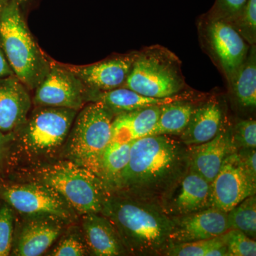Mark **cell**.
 <instances>
[{
  "mask_svg": "<svg viewBox=\"0 0 256 256\" xmlns=\"http://www.w3.org/2000/svg\"><path fill=\"white\" fill-rule=\"evenodd\" d=\"M100 214L114 226L128 255L163 256L169 247L171 218L154 204L111 193Z\"/></svg>",
  "mask_w": 256,
  "mask_h": 256,
  "instance_id": "7a4b0ae2",
  "label": "cell"
},
{
  "mask_svg": "<svg viewBox=\"0 0 256 256\" xmlns=\"http://www.w3.org/2000/svg\"><path fill=\"white\" fill-rule=\"evenodd\" d=\"M69 224L70 223L54 215L16 214L11 256L44 255Z\"/></svg>",
  "mask_w": 256,
  "mask_h": 256,
  "instance_id": "30bf717a",
  "label": "cell"
},
{
  "mask_svg": "<svg viewBox=\"0 0 256 256\" xmlns=\"http://www.w3.org/2000/svg\"><path fill=\"white\" fill-rule=\"evenodd\" d=\"M14 134L0 131V176H4L9 170L10 148Z\"/></svg>",
  "mask_w": 256,
  "mask_h": 256,
  "instance_id": "d6a6232c",
  "label": "cell"
},
{
  "mask_svg": "<svg viewBox=\"0 0 256 256\" xmlns=\"http://www.w3.org/2000/svg\"><path fill=\"white\" fill-rule=\"evenodd\" d=\"M0 201L6 202L20 215L50 214L70 224L80 220L62 195L41 184L0 176Z\"/></svg>",
  "mask_w": 256,
  "mask_h": 256,
  "instance_id": "ba28073f",
  "label": "cell"
},
{
  "mask_svg": "<svg viewBox=\"0 0 256 256\" xmlns=\"http://www.w3.org/2000/svg\"><path fill=\"white\" fill-rule=\"evenodd\" d=\"M232 140L236 150L256 149V122L254 120H242L232 127Z\"/></svg>",
  "mask_w": 256,
  "mask_h": 256,
  "instance_id": "4dcf8cb0",
  "label": "cell"
},
{
  "mask_svg": "<svg viewBox=\"0 0 256 256\" xmlns=\"http://www.w3.org/2000/svg\"><path fill=\"white\" fill-rule=\"evenodd\" d=\"M196 107L191 101H178L162 106L159 120L150 136H180L188 126Z\"/></svg>",
  "mask_w": 256,
  "mask_h": 256,
  "instance_id": "603a6c76",
  "label": "cell"
},
{
  "mask_svg": "<svg viewBox=\"0 0 256 256\" xmlns=\"http://www.w3.org/2000/svg\"><path fill=\"white\" fill-rule=\"evenodd\" d=\"M10 2V0H0V11L4 8Z\"/></svg>",
  "mask_w": 256,
  "mask_h": 256,
  "instance_id": "d590c367",
  "label": "cell"
},
{
  "mask_svg": "<svg viewBox=\"0 0 256 256\" xmlns=\"http://www.w3.org/2000/svg\"><path fill=\"white\" fill-rule=\"evenodd\" d=\"M114 117L101 102L84 106L74 120L60 158L73 162L99 176L101 158L110 143Z\"/></svg>",
  "mask_w": 256,
  "mask_h": 256,
  "instance_id": "8992f818",
  "label": "cell"
},
{
  "mask_svg": "<svg viewBox=\"0 0 256 256\" xmlns=\"http://www.w3.org/2000/svg\"><path fill=\"white\" fill-rule=\"evenodd\" d=\"M2 176L41 184L53 188L66 200L79 216L100 214L111 194L98 175L73 162L60 158L18 166Z\"/></svg>",
  "mask_w": 256,
  "mask_h": 256,
  "instance_id": "3957f363",
  "label": "cell"
},
{
  "mask_svg": "<svg viewBox=\"0 0 256 256\" xmlns=\"http://www.w3.org/2000/svg\"><path fill=\"white\" fill-rule=\"evenodd\" d=\"M78 112L60 108L35 107L13 132L6 174L18 166L60 158Z\"/></svg>",
  "mask_w": 256,
  "mask_h": 256,
  "instance_id": "277c9868",
  "label": "cell"
},
{
  "mask_svg": "<svg viewBox=\"0 0 256 256\" xmlns=\"http://www.w3.org/2000/svg\"><path fill=\"white\" fill-rule=\"evenodd\" d=\"M210 185L212 208L225 213L256 194V180L248 174L237 152L226 158Z\"/></svg>",
  "mask_w": 256,
  "mask_h": 256,
  "instance_id": "7c38bea8",
  "label": "cell"
},
{
  "mask_svg": "<svg viewBox=\"0 0 256 256\" xmlns=\"http://www.w3.org/2000/svg\"><path fill=\"white\" fill-rule=\"evenodd\" d=\"M242 164L250 178L256 180V149L240 150L237 151Z\"/></svg>",
  "mask_w": 256,
  "mask_h": 256,
  "instance_id": "836d02e7",
  "label": "cell"
},
{
  "mask_svg": "<svg viewBox=\"0 0 256 256\" xmlns=\"http://www.w3.org/2000/svg\"><path fill=\"white\" fill-rule=\"evenodd\" d=\"M0 46L15 76L34 90L48 74L50 60L32 36L15 0L0 11Z\"/></svg>",
  "mask_w": 256,
  "mask_h": 256,
  "instance_id": "5b68a950",
  "label": "cell"
},
{
  "mask_svg": "<svg viewBox=\"0 0 256 256\" xmlns=\"http://www.w3.org/2000/svg\"><path fill=\"white\" fill-rule=\"evenodd\" d=\"M229 256H256V240L238 230L230 229L222 236Z\"/></svg>",
  "mask_w": 256,
  "mask_h": 256,
  "instance_id": "f546056e",
  "label": "cell"
},
{
  "mask_svg": "<svg viewBox=\"0 0 256 256\" xmlns=\"http://www.w3.org/2000/svg\"><path fill=\"white\" fill-rule=\"evenodd\" d=\"M224 121L223 110L217 101L196 106L186 129L178 136L180 141L188 146L210 142L218 134Z\"/></svg>",
  "mask_w": 256,
  "mask_h": 256,
  "instance_id": "ffe728a7",
  "label": "cell"
},
{
  "mask_svg": "<svg viewBox=\"0 0 256 256\" xmlns=\"http://www.w3.org/2000/svg\"><path fill=\"white\" fill-rule=\"evenodd\" d=\"M247 1L248 0H216L213 8L206 15V18L230 22L240 14Z\"/></svg>",
  "mask_w": 256,
  "mask_h": 256,
  "instance_id": "1f68e13d",
  "label": "cell"
},
{
  "mask_svg": "<svg viewBox=\"0 0 256 256\" xmlns=\"http://www.w3.org/2000/svg\"><path fill=\"white\" fill-rule=\"evenodd\" d=\"M132 142H110L101 158L99 178L111 193L129 162Z\"/></svg>",
  "mask_w": 256,
  "mask_h": 256,
  "instance_id": "cb8c5ba5",
  "label": "cell"
},
{
  "mask_svg": "<svg viewBox=\"0 0 256 256\" xmlns=\"http://www.w3.org/2000/svg\"><path fill=\"white\" fill-rule=\"evenodd\" d=\"M89 256L128 255L119 234L110 220L100 214H88L79 220Z\"/></svg>",
  "mask_w": 256,
  "mask_h": 256,
  "instance_id": "ac0fdd59",
  "label": "cell"
},
{
  "mask_svg": "<svg viewBox=\"0 0 256 256\" xmlns=\"http://www.w3.org/2000/svg\"><path fill=\"white\" fill-rule=\"evenodd\" d=\"M188 165L212 184L220 171L226 158L237 152L232 140V126L224 121L218 134L213 140L188 146Z\"/></svg>",
  "mask_w": 256,
  "mask_h": 256,
  "instance_id": "2e32d148",
  "label": "cell"
},
{
  "mask_svg": "<svg viewBox=\"0 0 256 256\" xmlns=\"http://www.w3.org/2000/svg\"><path fill=\"white\" fill-rule=\"evenodd\" d=\"M188 168V146L180 140L168 136L136 140L112 193L158 205Z\"/></svg>",
  "mask_w": 256,
  "mask_h": 256,
  "instance_id": "6da1fadb",
  "label": "cell"
},
{
  "mask_svg": "<svg viewBox=\"0 0 256 256\" xmlns=\"http://www.w3.org/2000/svg\"><path fill=\"white\" fill-rule=\"evenodd\" d=\"M229 228L240 230L249 238H256V196L247 198L227 213Z\"/></svg>",
  "mask_w": 256,
  "mask_h": 256,
  "instance_id": "484cf974",
  "label": "cell"
},
{
  "mask_svg": "<svg viewBox=\"0 0 256 256\" xmlns=\"http://www.w3.org/2000/svg\"><path fill=\"white\" fill-rule=\"evenodd\" d=\"M170 217L212 208V185L188 165V169L158 203Z\"/></svg>",
  "mask_w": 256,
  "mask_h": 256,
  "instance_id": "4fadbf2b",
  "label": "cell"
},
{
  "mask_svg": "<svg viewBox=\"0 0 256 256\" xmlns=\"http://www.w3.org/2000/svg\"><path fill=\"white\" fill-rule=\"evenodd\" d=\"M161 110L162 106H154L118 114L112 121L110 142L124 144L150 136Z\"/></svg>",
  "mask_w": 256,
  "mask_h": 256,
  "instance_id": "44dd1931",
  "label": "cell"
},
{
  "mask_svg": "<svg viewBox=\"0 0 256 256\" xmlns=\"http://www.w3.org/2000/svg\"><path fill=\"white\" fill-rule=\"evenodd\" d=\"M229 24L250 46L256 45V0H248L240 14Z\"/></svg>",
  "mask_w": 256,
  "mask_h": 256,
  "instance_id": "83f0119b",
  "label": "cell"
},
{
  "mask_svg": "<svg viewBox=\"0 0 256 256\" xmlns=\"http://www.w3.org/2000/svg\"><path fill=\"white\" fill-rule=\"evenodd\" d=\"M54 247L50 248L46 256H85L88 250L80 223L69 224L58 239Z\"/></svg>",
  "mask_w": 256,
  "mask_h": 256,
  "instance_id": "d4e9b609",
  "label": "cell"
},
{
  "mask_svg": "<svg viewBox=\"0 0 256 256\" xmlns=\"http://www.w3.org/2000/svg\"><path fill=\"white\" fill-rule=\"evenodd\" d=\"M14 75V72L10 67V64L5 57L4 52L0 46V77L10 76Z\"/></svg>",
  "mask_w": 256,
  "mask_h": 256,
  "instance_id": "e575fe53",
  "label": "cell"
},
{
  "mask_svg": "<svg viewBox=\"0 0 256 256\" xmlns=\"http://www.w3.org/2000/svg\"><path fill=\"white\" fill-rule=\"evenodd\" d=\"M180 58L168 48L146 47L138 52L124 88L142 96L165 98L186 88Z\"/></svg>",
  "mask_w": 256,
  "mask_h": 256,
  "instance_id": "52a82bcc",
  "label": "cell"
},
{
  "mask_svg": "<svg viewBox=\"0 0 256 256\" xmlns=\"http://www.w3.org/2000/svg\"><path fill=\"white\" fill-rule=\"evenodd\" d=\"M237 102L245 108L256 106V48L250 46L248 55L238 73L229 84Z\"/></svg>",
  "mask_w": 256,
  "mask_h": 256,
  "instance_id": "7402d4cb",
  "label": "cell"
},
{
  "mask_svg": "<svg viewBox=\"0 0 256 256\" xmlns=\"http://www.w3.org/2000/svg\"><path fill=\"white\" fill-rule=\"evenodd\" d=\"M138 52L117 56L92 65H65L92 92H109L124 86Z\"/></svg>",
  "mask_w": 256,
  "mask_h": 256,
  "instance_id": "9a60e30c",
  "label": "cell"
},
{
  "mask_svg": "<svg viewBox=\"0 0 256 256\" xmlns=\"http://www.w3.org/2000/svg\"><path fill=\"white\" fill-rule=\"evenodd\" d=\"M15 1H16V2L21 6V5H24L26 4V3H28L30 0H15Z\"/></svg>",
  "mask_w": 256,
  "mask_h": 256,
  "instance_id": "8d00e7d4",
  "label": "cell"
},
{
  "mask_svg": "<svg viewBox=\"0 0 256 256\" xmlns=\"http://www.w3.org/2000/svg\"><path fill=\"white\" fill-rule=\"evenodd\" d=\"M192 94H178L165 98H156L142 96L132 90L121 87L109 92H92L90 102H98L104 104L114 114L133 112L154 106H162L178 101H191Z\"/></svg>",
  "mask_w": 256,
  "mask_h": 256,
  "instance_id": "d6986e66",
  "label": "cell"
},
{
  "mask_svg": "<svg viewBox=\"0 0 256 256\" xmlns=\"http://www.w3.org/2000/svg\"><path fill=\"white\" fill-rule=\"evenodd\" d=\"M224 244L222 236L216 238L198 242L172 244L165 250L168 256H207L208 252L218 246Z\"/></svg>",
  "mask_w": 256,
  "mask_h": 256,
  "instance_id": "f1b7e54d",
  "label": "cell"
},
{
  "mask_svg": "<svg viewBox=\"0 0 256 256\" xmlns=\"http://www.w3.org/2000/svg\"><path fill=\"white\" fill-rule=\"evenodd\" d=\"M30 90L15 76L0 77V131L15 132L32 110Z\"/></svg>",
  "mask_w": 256,
  "mask_h": 256,
  "instance_id": "e0dca14e",
  "label": "cell"
},
{
  "mask_svg": "<svg viewBox=\"0 0 256 256\" xmlns=\"http://www.w3.org/2000/svg\"><path fill=\"white\" fill-rule=\"evenodd\" d=\"M92 92L64 64L50 60V68L32 98L35 107L60 108L79 112L90 102Z\"/></svg>",
  "mask_w": 256,
  "mask_h": 256,
  "instance_id": "9c48e42d",
  "label": "cell"
},
{
  "mask_svg": "<svg viewBox=\"0 0 256 256\" xmlns=\"http://www.w3.org/2000/svg\"><path fill=\"white\" fill-rule=\"evenodd\" d=\"M202 23L204 40L229 84L246 60L252 46L226 22L205 16Z\"/></svg>",
  "mask_w": 256,
  "mask_h": 256,
  "instance_id": "8fae6325",
  "label": "cell"
},
{
  "mask_svg": "<svg viewBox=\"0 0 256 256\" xmlns=\"http://www.w3.org/2000/svg\"><path fill=\"white\" fill-rule=\"evenodd\" d=\"M170 218V245L216 238L230 230L227 213L214 208Z\"/></svg>",
  "mask_w": 256,
  "mask_h": 256,
  "instance_id": "5bb4252c",
  "label": "cell"
},
{
  "mask_svg": "<svg viewBox=\"0 0 256 256\" xmlns=\"http://www.w3.org/2000/svg\"><path fill=\"white\" fill-rule=\"evenodd\" d=\"M16 220L14 208L0 201V256H11Z\"/></svg>",
  "mask_w": 256,
  "mask_h": 256,
  "instance_id": "4316f807",
  "label": "cell"
}]
</instances>
